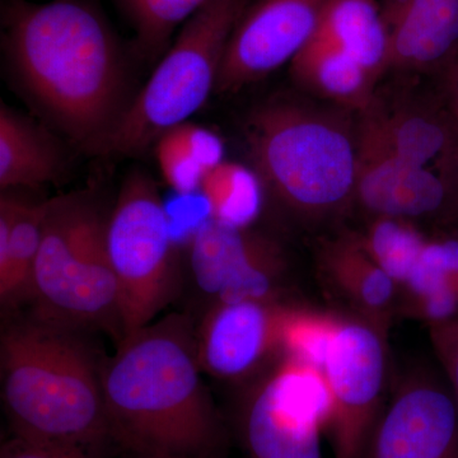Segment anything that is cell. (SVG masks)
<instances>
[{
  "label": "cell",
  "mask_w": 458,
  "mask_h": 458,
  "mask_svg": "<svg viewBox=\"0 0 458 458\" xmlns=\"http://www.w3.org/2000/svg\"><path fill=\"white\" fill-rule=\"evenodd\" d=\"M3 45L27 96L57 128L96 152L129 105L126 62L89 0H7Z\"/></svg>",
  "instance_id": "1"
},
{
  "label": "cell",
  "mask_w": 458,
  "mask_h": 458,
  "mask_svg": "<svg viewBox=\"0 0 458 458\" xmlns=\"http://www.w3.org/2000/svg\"><path fill=\"white\" fill-rule=\"evenodd\" d=\"M201 370L188 316L174 313L123 337L101 366L107 447L143 456L216 458L225 428Z\"/></svg>",
  "instance_id": "2"
},
{
  "label": "cell",
  "mask_w": 458,
  "mask_h": 458,
  "mask_svg": "<svg viewBox=\"0 0 458 458\" xmlns=\"http://www.w3.org/2000/svg\"><path fill=\"white\" fill-rule=\"evenodd\" d=\"M2 400L13 436L98 456L108 445L101 366L75 331L36 318L0 339Z\"/></svg>",
  "instance_id": "3"
},
{
  "label": "cell",
  "mask_w": 458,
  "mask_h": 458,
  "mask_svg": "<svg viewBox=\"0 0 458 458\" xmlns=\"http://www.w3.org/2000/svg\"><path fill=\"white\" fill-rule=\"evenodd\" d=\"M246 143L262 185L307 219L354 198L358 148L345 120L294 101H271L246 123Z\"/></svg>",
  "instance_id": "4"
},
{
  "label": "cell",
  "mask_w": 458,
  "mask_h": 458,
  "mask_svg": "<svg viewBox=\"0 0 458 458\" xmlns=\"http://www.w3.org/2000/svg\"><path fill=\"white\" fill-rule=\"evenodd\" d=\"M32 318L65 330L119 331V288L106 245V221L87 198L47 201L29 298ZM119 340V342H120Z\"/></svg>",
  "instance_id": "5"
},
{
  "label": "cell",
  "mask_w": 458,
  "mask_h": 458,
  "mask_svg": "<svg viewBox=\"0 0 458 458\" xmlns=\"http://www.w3.org/2000/svg\"><path fill=\"white\" fill-rule=\"evenodd\" d=\"M250 3L209 0L199 9L95 153L140 155L200 110L216 90L229 38Z\"/></svg>",
  "instance_id": "6"
},
{
  "label": "cell",
  "mask_w": 458,
  "mask_h": 458,
  "mask_svg": "<svg viewBox=\"0 0 458 458\" xmlns=\"http://www.w3.org/2000/svg\"><path fill=\"white\" fill-rule=\"evenodd\" d=\"M106 245L125 337L153 322L179 284L170 218L155 180L144 172L123 181L106 219Z\"/></svg>",
  "instance_id": "7"
},
{
  "label": "cell",
  "mask_w": 458,
  "mask_h": 458,
  "mask_svg": "<svg viewBox=\"0 0 458 458\" xmlns=\"http://www.w3.org/2000/svg\"><path fill=\"white\" fill-rule=\"evenodd\" d=\"M330 394L318 366L282 352L247 394L240 424L250 458H324Z\"/></svg>",
  "instance_id": "8"
},
{
  "label": "cell",
  "mask_w": 458,
  "mask_h": 458,
  "mask_svg": "<svg viewBox=\"0 0 458 458\" xmlns=\"http://www.w3.org/2000/svg\"><path fill=\"white\" fill-rule=\"evenodd\" d=\"M387 334L366 319L334 318L319 370L330 394L327 432L335 458H360L386 405Z\"/></svg>",
  "instance_id": "9"
},
{
  "label": "cell",
  "mask_w": 458,
  "mask_h": 458,
  "mask_svg": "<svg viewBox=\"0 0 458 458\" xmlns=\"http://www.w3.org/2000/svg\"><path fill=\"white\" fill-rule=\"evenodd\" d=\"M360 458H458V403L441 367L399 377Z\"/></svg>",
  "instance_id": "10"
},
{
  "label": "cell",
  "mask_w": 458,
  "mask_h": 458,
  "mask_svg": "<svg viewBox=\"0 0 458 458\" xmlns=\"http://www.w3.org/2000/svg\"><path fill=\"white\" fill-rule=\"evenodd\" d=\"M189 255L192 279L213 304L279 298L285 256L264 234L209 218L192 236Z\"/></svg>",
  "instance_id": "11"
},
{
  "label": "cell",
  "mask_w": 458,
  "mask_h": 458,
  "mask_svg": "<svg viewBox=\"0 0 458 458\" xmlns=\"http://www.w3.org/2000/svg\"><path fill=\"white\" fill-rule=\"evenodd\" d=\"M327 0H256L238 21L216 92L232 93L293 62L318 31Z\"/></svg>",
  "instance_id": "12"
},
{
  "label": "cell",
  "mask_w": 458,
  "mask_h": 458,
  "mask_svg": "<svg viewBox=\"0 0 458 458\" xmlns=\"http://www.w3.org/2000/svg\"><path fill=\"white\" fill-rule=\"evenodd\" d=\"M358 135L354 198L375 216L412 219L450 212V189L442 174L394 152L376 101L363 113Z\"/></svg>",
  "instance_id": "13"
},
{
  "label": "cell",
  "mask_w": 458,
  "mask_h": 458,
  "mask_svg": "<svg viewBox=\"0 0 458 458\" xmlns=\"http://www.w3.org/2000/svg\"><path fill=\"white\" fill-rule=\"evenodd\" d=\"M297 312L280 300L213 304L197 331L201 369L228 381L251 376L282 352Z\"/></svg>",
  "instance_id": "14"
},
{
  "label": "cell",
  "mask_w": 458,
  "mask_h": 458,
  "mask_svg": "<svg viewBox=\"0 0 458 458\" xmlns=\"http://www.w3.org/2000/svg\"><path fill=\"white\" fill-rule=\"evenodd\" d=\"M388 68H445L458 55V0H384Z\"/></svg>",
  "instance_id": "15"
},
{
  "label": "cell",
  "mask_w": 458,
  "mask_h": 458,
  "mask_svg": "<svg viewBox=\"0 0 458 458\" xmlns=\"http://www.w3.org/2000/svg\"><path fill=\"white\" fill-rule=\"evenodd\" d=\"M318 269L335 295L386 334L399 313L400 288L364 247L360 234L344 233L319 245Z\"/></svg>",
  "instance_id": "16"
},
{
  "label": "cell",
  "mask_w": 458,
  "mask_h": 458,
  "mask_svg": "<svg viewBox=\"0 0 458 458\" xmlns=\"http://www.w3.org/2000/svg\"><path fill=\"white\" fill-rule=\"evenodd\" d=\"M399 312L428 327L458 318V236L428 240L417 267L400 288Z\"/></svg>",
  "instance_id": "17"
},
{
  "label": "cell",
  "mask_w": 458,
  "mask_h": 458,
  "mask_svg": "<svg viewBox=\"0 0 458 458\" xmlns=\"http://www.w3.org/2000/svg\"><path fill=\"white\" fill-rule=\"evenodd\" d=\"M292 74L304 89L344 107L364 113L375 102L372 74L351 54L313 38L292 62Z\"/></svg>",
  "instance_id": "18"
},
{
  "label": "cell",
  "mask_w": 458,
  "mask_h": 458,
  "mask_svg": "<svg viewBox=\"0 0 458 458\" xmlns=\"http://www.w3.org/2000/svg\"><path fill=\"white\" fill-rule=\"evenodd\" d=\"M47 201L26 203L7 194L0 199V301L9 306L29 298L40 251Z\"/></svg>",
  "instance_id": "19"
},
{
  "label": "cell",
  "mask_w": 458,
  "mask_h": 458,
  "mask_svg": "<svg viewBox=\"0 0 458 458\" xmlns=\"http://www.w3.org/2000/svg\"><path fill=\"white\" fill-rule=\"evenodd\" d=\"M63 158L47 131L4 104L0 107V188H38L62 174Z\"/></svg>",
  "instance_id": "20"
},
{
  "label": "cell",
  "mask_w": 458,
  "mask_h": 458,
  "mask_svg": "<svg viewBox=\"0 0 458 458\" xmlns=\"http://www.w3.org/2000/svg\"><path fill=\"white\" fill-rule=\"evenodd\" d=\"M313 38L342 47L376 81L388 69L390 42L377 0H327Z\"/></svg>",
  "instance_id": "21"
},
{
  "label": "cell",
  "mask_w": 458,
  "mask_h": 458,
  "mask_svg": "<svg viewBox=\"0 0 458 458\" xmlns=\"http://www.w3.org/2000/svg\"><path fill=\"white\" fill-rule=\"evenodd\" d=\"M157 161L165 182L180 194L201 188L210 171L225 159V146L216 132L183 123L156 140Z\"/></svg>",
  "instance_id": "22"
},
{
  "label": "cell",
  "mask_w": 458,
  "mask_h": 458,
  "mask_svg": "<svg viewBox=\"0 0 458 458\" xmlns=\"http://www.w3.org/2000/svg\"><path fill=\"white\" fill-rule=\"evenodd\" d=\"M377 111L394 152L423 167L432 161L441 165L456 135L451 116L442 119L424 111L405 110L390 114L378 106Z\"/></svg>",
  "instance_id": "23"
},
{
  "label": "cell",
  "mask_w": 458,
  "mask_h": 458,
  "mask_svg": "<svg viewBox=\"0 0 458 458\" xmlns=\"http://www.w3.org/2000/svg\"><path fill=\"white\" fill-rule=\"evenodd\" d=\"M262 188L254 170L223 161L208 174L200 190L207 199L210 218L247 228L260 213Z\"/></svg>",
  "instance_id": "24"
},
{
  "label": "cell",
  "mask_w": 458,
  "mask_h": 458,
  "mask_svg": "<svg viewBox=\"0 0 458 458\" xmlns=\"http://www.w3.org/2000/svg\"><path fill=\"white\" fill-rule=\"evenodd\" d=\"M134 30L132 49L147 60L168 47L172 33L209 0H113Z\"/></svg>",
  "instance_id": "25"
},
{
  "label": "cell",
  "mask_w": 458,
  "mask_h": 458,
  "mask_svg": "<svg viewBox=\"0 0 458 458\" xmlns=\"http://www.w3.org/2000/svg\"><path fill=\"white\" fill-rule=\"evenodd\" d=\"M360 238L369 258L399 288L411 276L428 242L414 223L391 216H375Z\"/></svg>",
  "instance_id": "26"
},
{
  "label": "cell",
  "mask_w": 458,
  "mask_h": 458,
  "mask_svg": "<svg viewBox=\"0 0 458 458\" xmlns=\"http://www.w3.org/2000/svg\"><path fill=\"white\" fill-rule=\"evenodd\" d=\"M429 337L438 366L450 382L458 403V318L429 325Z\"/></svg>",
  "instance_id": "27"
},
{
  "label": "cell",
  "mask_w": 458,
  "mask_h": 458,
  "mask_svg": "<svg viewBox=\"0 0 458 458\" xmlns=\"http://www.w3.org/2000/svg\"><path fill=\"white\" fill-rule=\"evenodd\" d=\"M0 458H95L89 452L68 445L31 441L13 436L3 443Z\"/></svg>",
  "instance_id": "28"
},
{
  "label": "cell",
  "mask_w": 458,
  "mask_h": 458,
  "mask_svg": "<svg viewBox=\"0 0 458 458\" xmlns=\"http://www.w3.org/2000/svg\"><path fill=\"white\" fill-rule=\"evenodd\" d=\"M445 87L450 116L458 129V55L445 68Z\"/></svg>",
  "instance_id": "29"
},
{
  "label": "cell",
  "mask_w": 458,
  "mask_h": 458,
  "mask_svg": "<svg viewBox=\"0 0 458 458\" xmlns=\"http://www.w3.org/2000/svg\"><path fill=\"white\" fill-rule=\"evenodd\" d=\"M98 458H194V457H170V456H143V454H126V452L114 450L106 447Z\"/></svg>",
  "instance_id": "30"
}]
</instances>
